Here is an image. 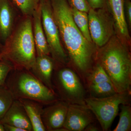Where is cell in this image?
I'll list each match as a JSON object with an SVG mask.
<instances>
[{
    "mask_svg": "<svg viewBox=\"0 0 131 131\" xmlns=\"http://www.w3.org/2000/svg\"><path fill=\"white\" fill-rule=\"evenodd\" d=\"M90 88L92 92L99 96H107L117 93L111 82H105L91 84Z\"/></svg>",
    "mask_w": 131,
    "mask_h": 131,
    "instance_id": "44dd1931",
    "label": "cell"
},
{
    "mask_svg": "<svg viewBox=\"0 0 131 131\" xmlns=\"http://www.w3.org/2000/svg\"><path fill=\"white\" fill-rule=\"evenodd\" d=\"M12 1L23 14L26 15H32L39 6L40 0H12Z\"/></svg>",
    "mask_w": 131,
    "mask_h": 131,
    "instance_id": "ffe728a7",
    "label": "cell"
},
{
    "mask_svg": "<svg viewBox=\"0 0 131 131\" xmlns=\"http://www.w3.org/2000/svg\"><path fill=\"white\" fill-rule=\"evenodd\" d=\"M5 128V131H26L25 129H21L19 127L7 125V124H3Z\"/></svg>",
    "mask_w": 131,
    "mask_h": 131,
    "instance_id": "4316f807",
    "label": "cell"
},
{
    "mask_svg": "<svg viewBox=\"0 0 131 131\" xmlns=\"http://www.w3.org/2000/svg\"><path fill=\"white\" fill-rule=\"evenodd\" d=\"M90 84H97L105 82H111L109 77L101 66L97 63L90 74Z\"/></svg>",
    "mask_w": 131,
    "mask_h": 131,
    "instance_id": "7402d4cb",
    "label": "cell"
},
{
    "mask_svg": "<svg viewBox=\"0 0 131 131\" xmlns=\"http://www.w3.org/2000/svg\"><path fill=\"white\" fill-rule=\"evenodd\" d=\"M55 21L71 63L82 76L90 74L97 50L84 37L75 24L67 0H50Z\"/></svg>",
    "mask_w": 131,
    "mask_h": 131,
    "instance_id": "6da1fadb",
    "label": "cell"
},
{
    "mask_svg": "<svg viewBox=\"0 0 131 131\" xmlns=\"http://www.w3.org/2000/svg\"><path fill=\"white\" fill-rule=\"evenodd\" d=\"M124 10L127 23L129 27H131V0L124 1Z\"/></svg>",
    "mask_w": 131,
    "mask_h": 131,
    "instance_id": "d4e9b609",
    "label": "cell"
},
{
    "mask_svg": "<svg viewBox=\"0 0 131 131\" xmlns=\"http://www.w3.org/2000/svg\"><path fill=\"white\" fill-rule=\"evenodd\" d=\"M3 48V46L1 45V43H0V53H1V51H2Z\"/></svg>",
    "mask_w": 131,
    "mask_h": 131,
    "instance_id": "f546056e",
    "label": "cell"
},
{
    "mask_svg": "<svg viewBox=\"0 0 131 131\" xmlns=\"http://www.w3.org/2000/svg\"><path fill=\"white\" fill-rule=\"evenodd\" d=\"M14 14L9 0H0V37L6 40L12 34Z\"/></svg>",
    "mask_w": 131,
    "mask_h": 131,
    "instance_id": "2e32d148",
    "label": "cell"
},
{
    "mask_svg": "<svg viewBox=\"0 0 131 131\" xmlns=\"http://www.w3.org/2000/svg\"><path fill=\"white\" fill-rule=\"evenodd\" d=\"M131 129V108L129 104L122 105L119 119L114 131H129Z\"/></svg>",
    "mask_w": 131,
    "mask_h": 131,
    "instance_id": "ac0fdd59",
    "label": "cell"
},
{
    "mask_svg": "<svg viewBox=\"0 0 131 131\" xmlns=\"http://www.w3.org/2000/svg\"><path fill=\"white\" fill-rule=\"evenodd\" d=\"M13 69V66L7 61H0V86L5 85L8 76Z\"/></svg>",
    "mask_w": 131,
    "mask_h": 131,
    "instance_id": "603a6c76",
    "label": "cell"
},
{
    "mask_svg": "<svg viewBox=\"0 0 131 131\" xmlns=\"http://www.w3.org/2000/svg\"><path fill=\"white\" fill-rule=\"evenodd\" d=\"M130 91L101 98H85L86 105L95 115L103 131H107L117 116L120 105L129 104Z\"/></svg>",
    "mask_w": 131,
    "mask_h": 131,
    "instance_id": "5b68a950",
    "label": "cell"
},
{
    "mask_svg": "<svg viewBox=\"0 0 131 131\" xmlns=\"http://www.w3.org/2000/svg\"><path fill=\"white\" fill-rule=\"evenodd\" d=\"M6 41L0 53L3 60L11 64L14 69L30 70L37 58L31 19L22 21Z\"/></svg>",
    "mask_w": 131,
    "mask_h": 131,
    "instance_id": "3957f363",
    "label": "cell"
},
{
    "mask_svg": "<svg viewBox=\"0 0 131 131\" xmlns=\"http://www.w3.org/2000/svg\"><path fill=\"white\" fill-rule=\"evenodd\" d=\"M32 30L37 56L50 54V49L42 26L40 5L32 14Z\"/></svg>",
    "mask_w": 131,
    "mask_h": 131,
    "instance_id": "5bb4252c",
    "label": "cell"
},
{
    "mask_svg": "<svg viewBox=\"0 0 131 131\" xmlns=\"http://www.w3.org/2000/svg\"><path fill=\"white\" fill-rule=\"evenodd\" d=\"M71 10L73 20L78 28L88 41L93 43L90 33L88 13L73 8Z\"/></svg>",
    "mask_w": 131,
    "mask_h": 131,
    "instance_id": "e0dca14e",
    "label": "cell"
},
{
    "mask_svg": "<svg viewBox=\"0 0 131 131\" xmlns=\"http://www.w3.org/2000/svg\"><path fill=\"white\" fill-rule=\"evenodd\" d=\"M0 131H5L3 124L0 121Z\"/></svg>",
    "mask_w": 131,
    "mask_h": 131,
    "instance_id": "f1b7e54d",
    "label": "cell"
},
{
    "mask_svg": "<svg viewBox=\"0 0 131 131\" xmlns=\"http://www.w3.org/2000/svg\"><path fill=\"white\" fill-rule=\"evenodd\" d=\"M19 100L25 108L30 121L32 131H46L42 118L43 105L28 99H20Z\"/></svg>",
    "mask_w": 131,
    "mask_h": 131,
    "instance_id": "9a60e30c",
    "label": "cell"
},
{
    "mask_svg": "<svg viewBox=\"0 0 131 131\" xmlns=\"http://www.w3.org/2000/svg\"><path fill=\"white\" fill-rule=\"evenodd\" d=\"M14 100L12 93L5 85L0 86V119L4 116Z\"/></svg>",
    "mask_w": 131,
    "mask_h": 131,
    "instance_id": "d6986e66",
    "label": "cell"
},
{
    "mask_svg": "<svg viewBox=\"0 0 131 131\" xmlns=\"http://www.w3.org/2000/svg\"><path fill=\"white\" fill-rule=\"evenodd\" d=\"M42 26L47 43L54 61L61 64L68 62L66 54L61 40L58 27L53 15L50 0H40Z\"/></svg>",
    "mask_w": 131,
    "mask_h": 131,
    "instance_id": "8992f818",
    "label": "cell"
},
{
    "mask_svg": "<svg viewBox=\"0 0 131 131\" xmlns=\"http://www.w3.org/2000/svg\"><path fill=\"white\" fill-rule=\"evenodd\" d=\"M91 8L94 9L107 8V0H87Z\"/></svg>",
    "mask_w": 131,
    "mask_h": 131,
    "instance_id": "484cf974",
    "label": "cell"
},
{
    "mask_svg": "<svg viewBox=\"0 0 131 131\" xmlns=\"http://www.w3.org/2000/svg\"><path fill=\"white\" fill-rule=\"evenodd\" d=\"M90 33L96 47H102L114 35L113 20L107 8H90L88 13Z\"/></svg>",
    "mask_w": 131,
    "mask_h": 131,
    "instance_id": "ba28073f",
    "label": "cell"
},
{
    "mask_svg": "<svg viewBox=\"0 0 131 131\" xmlns=\"http://www.w3.org/2000/svg\"><path fill=\"white\" fill-rule=\"evenodd\" d=\"M129 46L115 34L97 50L95 59L107 74L117 93L130 91L131 57Z\"/></svg>",
    "mask_w": 131,
    "mask_h": 131,
    "instance_id": "7a4b0ae2",
    "label": "cell"
},
{
    "mask_svg": "<svg viewBox=\"0 0 131 131\" xmlns=\"http://www.w3.org/2000/svg\"><path fill=\"white\" fill-rule=\"evenodd\" d=\"M99 130V129L96 127V126L91 125V124H90L88 126L84 129V131H97Z\"/></svg>",
    "mask_w": 131,
    "mask_h": 131,
    "instance_id": "83f0119b",
    "label": "cell"
},
{
    "mask_svg": "<svg viewBox=\"0 0 131 131\" xmlns=\"http://www.w3.org/2000/svg\"><path fill=\"white\" fill-rule=\"evenodd\" d=\"M54 82L61 100L69 104L86 105L84 88L77 75L71 69H60L55 74Z\"/></svg>",
    "mask_w": 131,
    "mask_h": 131,
    "instance_id": "52a82bcc",
    "label": "cell"
},
{
    "mask_svg": "<svg viewBox=\"0 0 131 131\" xmlns=\"http://www.w3.org/2000/svg\"><path fill=\"white\" fill-rule=\"evenodd\" d=\"M5 85L15 100H32L43 105L59 100L54 91L38 80L30 70L13 69L8 76Z\"/></svg>",
    "mask_w": 131,
    "mask_h": 131,
    "instance_id": "277c9868",
    "label": "cell"
},
{
    "mask_svg": "<svg viewBox=\"0 0 131 131\" xmlns=\"http://www.w3.org/2000/svg\"><path fill=\"white\" fill-rule=\"evenodd\" d=\"M69 105L63 101L59 100L43 108L42 118L46 131H57L63 127Z\"/></svg>",
    "mask_w": 131,
    "mask_h": 131,
    "instance_id": "30bf717a",
    "label": "cell"
},
{
    "mask_svg": "<svg viewBox=\"0 0 131 131\" xmlns=\"http://www.w3.org/2000/svg\"><path fill=\"white\" fill-rule=\"evenodd\" d=\"M71 8L87 13L91 8L87 0H67Z\"/></svg>",
    "mask_w": 131,
    "mask_h": 131,
    "instance_id": "cb8c5ba5",
    "label": "cell"
},
{
    "mask_svg": "<svg viewBox=\"0 0 131 131\" xmlns=\"http://www.w3.org/2000/svg\"><path fill=\"white\" fill-rule=\"evenodd\" d=\"M3 124H7L32 131V126L25 108L19 100H15L6 112L0 119Z\"/></svg>",
    "mask_w": 131,
    "mask_h": 131,
    "instance_id": "7c38bea8",
    "label": "cell"
},
{
    "mask_svg": "<svg viewBox=\"0 0 131 131\" xmlns=\"http://www.w3.org/2000/svg\"><path fill=\"white\" fill-rule=\"evenodd\" d=\"M54 61L49 55L37 56L35 63L30 70L38 80L54 91L52 75Z\"/></svg>",
    "mask_w": 131,
    "mask_h": 131,
    "instance_id": "4fadbf2b",
    "label": "cell"
},
{
    "mask_svg": "<svg viewBox=\"0 0 131 131\" xmlns=\"http://www.w3.org/2000/svg\"><path fill=\"white\" fill-rule=\"evenodd\" d=\"M93 121L92 112L86 105L69 104L63 127L67 131H84Z\"/></svg>",
    "mask_w": 131,
    "mask_h": 131,
    "instance_id": "9c48e42d",
    "label": "cell"
},
{
    "mask_svg": "<svg viewBox=\"0 0 131 131\" xmlns=\"http://www.w3.org/2000/svg\"><path fill=\"white\" fill-rule=\"evenodd\" d=\"M124 1L107 0V7L113 20L115 34L130 47L131 38L125 16Z\"/></svg>",
    "mask_w": 131,
    "mask_h": 131,
    "instance_id": "8fae6325",
    "label": "cell"
},
{
    "mask_svg": "<svg viewBox=\"0 0 131 131\" xmlns=\"http://www.w3.org/2000/svg\"><path fill=\"white\" fill-rule=\"evenodd\" d=\"M3 60L1 56V54H0V61H2Z\"/></svg>",
    "mask_w": 131,
    "mask_h": 131,
    "instance_id": "4dcf8cb0",
    "label": "cell"
}]
</instances>
